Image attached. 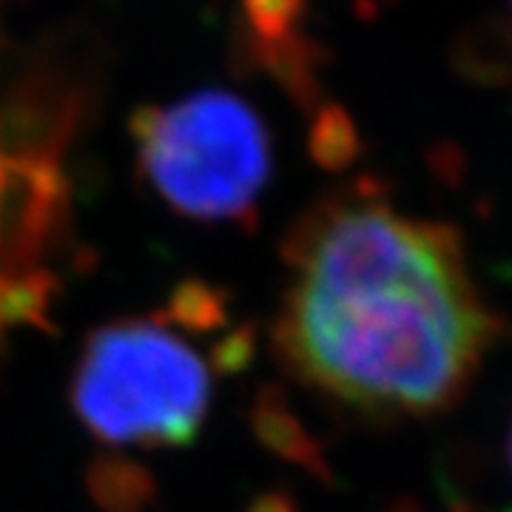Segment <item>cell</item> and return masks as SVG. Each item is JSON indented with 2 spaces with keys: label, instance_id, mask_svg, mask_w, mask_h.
<instances>
[{
  "label": "cell",
  "instance_id": "obj_3",
  "mask_svg": "<svg viewBox=\"0 0 512 512\" xmlns=\"http://www.w3.org/2000/svg\"><path fill=\"white\" fill-rule=\"evenodd\" d=\"M137 165L160 200L200 222L251 220L271 180V137L242 97L220 89L134 114Z\"/></svg>",
  "mask_w": 512,
  "mask_h": 512
},
{
  "label": "cell",
  "instance_id": "obj_4",
  "mask_svg": "<svg viewBox=\"0 0 512 512\" xmlns=\"http://www.w3.org/2000/svg\"><path fill=\"white\" fill-rule=\"evenodd\" d=\"M254 433L271 453L279 458H288L293 464L311 470L316 476L328 478V467L319 444L305 430V424L291 413L288 402L276 390H262L254 404Z\"/></svg>",
  "mask_w": 512,
  "mask_h": 512
},
{
  "label": "cell",
  "instance_id": "obj_8",
  "mask_svg": "<svg viewBox=\"0 0 512 512\" xmlns=\"http://www.w3.org/2000/svg\"><path fill=\"white\" fill-rule=\"evenodd\" d=\"M12 185H15V160H9L3 154V143H0V217L6 211V202L12 197Z\"/></svg>",
  "mask_w": 512,
  "mask_h": 512
},
{
  "label": "cell",
  "instance_id": "obj_7",
  "mask_svg": "<svg viewBox=\"0 0 512 512\" xmlns=\"http://www.w3.org/2000/svg\"><path fill=\"white\" fill-rule=\"evenodd\" d=\"M356 151H359V140H356V131L350 126L348 117L336 109L322 111L316 120V128H313L316 160L328 168H342L353 160Z\"/></svg>",
  "mask_w": 512,
  "mask_h": 512
},
{
  "label": "cell",
  "instance_id": "obj_1",
  "mask_svg": "<svg viewBox=\"0 0 512 512\" xmlns=\"http://www.w3.org/2000/svg\"><path fill=\"white\" fill-rule=\"evenodd\" d=\"M276 350L336 402L430 416L456 402L495 336L450 225L373 194L322 202L293 231Z\"/></svg>",
  "mask_w": 512,
  "mask_h": 512
},
{
  "label": "cell",
  "instance_id": "obj_10",
  "mask_svg": "<svg viewBox=\"0 0 512 512\" xmlns=\"http://www.w3.org/2000/svg\"><path fill=\"white\" fill-rule=\"evenodd\" d=\"M510 456H512V439H510Z\"/></svg>",
  "mask_w": 512,
  "mask_h": 512
},
{
  "label": "cell",
  "instance_id": "obj_5",
  "mask_svg": "<svg viewBox=\"0 0 512 512\" xmlns=\"http://www.w3.org/2000/svg\"><path fill=\"white\" fill-rule=\"evenodd\" d=\"M89 490L103 510L143 512L154 501V478L128 458H97L89 473Z\"/></svg>",
  "mask_w": 512,
  "mask_h": 512
},
{
  "label": "cell",
  "instance_id": "obj_9",
  "mask_svg": "<svg viewBox=\"0 0 512 512\" xmlns=\"http://www.w3.org/2000/svg\"><path fill=\"white\" fill-rule=\"evenodd\" d=\"M248 512H296V504H293L288 495L271 493V495H262V498H256Z\"/></svg>",
  "mask_w": 512,
  "mask_h": 512
},
{
  "label": "cell",
  "instance_id": "obj_6",
  "mask_svg": "<svg viewBox=\"0 0 512 512\" xmlns=\"http://www.w3.org/2000/svg\"><path fill=\"white\" fill-rule=\"evenodd\" d=\"M171 319L191 330H211L225 322V296L202 282H185L171 296Z\"/></svg>",
  "mask_w": 512,
  "mask_h": 512
},
{
  "label": "cell",
  "instance_id": "obj_2",
  "mask_svg": "<svg viewBox=\"0 0 512 512\" xmlns=\"http://www.w3.org/2000/svg\"><path fill=\"white\" fill-rule=\"evenodd\" d=\"M211 373L163 322L128 319L86 339L72 376V407L106 444L183 447L200 436Z\"/></svg>",
  "mask_w": 512,
  "mask_h": 512
}]
</instances>
